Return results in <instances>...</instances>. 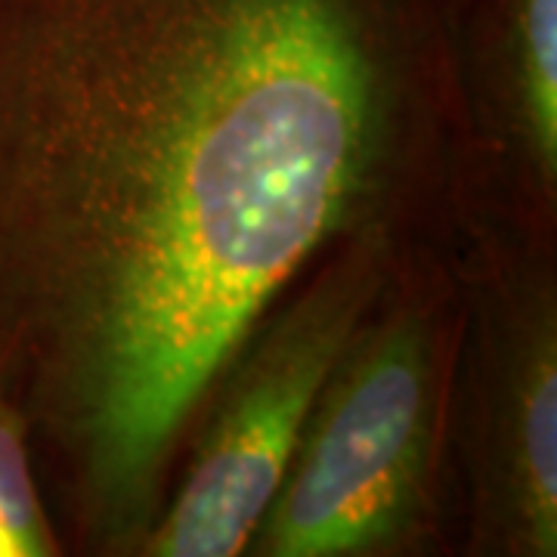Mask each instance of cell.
Wrapping results in <instances>:
<instances>
[{
	"mask_svg": "<svg viewBox=\"0 0 557 557\" xmlns=\"http://www.w3.org/2000/svg\"><path fill=\"white\" fill-rule=\"evenodd\" d=\"M453 239L399 248L300 431L248 557L458 555Z\"/></svg>",
	"mask_w": 557,
	"mask_h": 557,
	"instance_id": "7a4b0ae2",
	"label": "cell"
},
{
	"mask_svg": "<svg viewBox=\"0 0 557 557\" xmlns=\"http://www.w3.org/2000/svg\"><path fill=\"white\" fill-rule=\"evenodd\" d=\"M412 239L428 236H341L251 322L205 394L137 557L245 555L335 362Z\"/></svg>",
	"mask_w": 557,
	"mask_h": 557,
	"instance_id": "3957f363",
	"label": "cell"
},
{
	"mask_svg": "<svg viewBox=\"0 0 557 557\" xmlns=\"http://www.w3.org/2000/svg\"><path fill=\"white\" fill-rule=\"evenodd\" d=\"M456 233L557 236V0H443ZM453 233V236H456Z\"/></svg>",
	"mask_w": 557,
	"mask_h": 557,
	"instance_id": "5b68a950",
	"label": "cell"
},
{
	"mask_svg": "<svg viewBox=\"0 0 557 557\" xmlns=\"http://www.w3.org/2000/svg\"><path fill=\"white\" fill-rule=\"evenodd\" d=\"M0 557H69L50 518L32 437L20 412L0 399Z\"/></svg>",
	"mask_w": 557,
	"mask_h": 557,
	"instance_id": "8992f818",
	"label": "cell"
},
{
	"mask_svg": "<svg viewBox=\"0 0 557 557\" xmlns=\"http://www.w3.org/2000/svg\"><path fill=\"white\" fill-rule=\"evenodd\" d=\"M456 233L443 0H0V399L65 555L137 557L332 242Z\"/></svg>",
	"mask_w": 557,
	"mask_h": 557,
	"instance_id": "6da1fadb",
	"label": "cell"
},
{
	"mask_svg": "<svg viewBox=\"0 0 557 557\" xmlns=\"http://www.w3.org/2000/svg\"><path fill=\"white\" fill-rule=\"evenodd\" d=\"M465 317L453 375L458 555H557V236H453Z\"/></svg>",
	"mask_w": 557,
	"mask_h": 557,
	"instance_id": "277c9868",
	"label": "cell"
}]
</instances>
